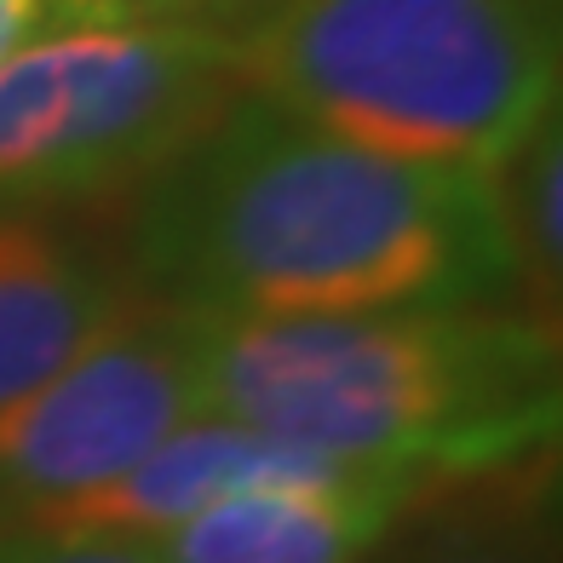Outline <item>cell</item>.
<instances>
[{
    "instance_id": "cell-1",
    "label": "cell",
    "mask_w": 563,
    "mask_h": 563,
    "mask_svg": "<svg viewBox=\"0 0 563 563\" xmlns=\"http://www.w3.org/2000/svg\"><path fill=\"white\" fill-rule=\"evenodd\" d=\"M133 276L201 317H345L523 294L495 173L379 156L247 87L144 185Z\"/></svg>"
},
{
    "instance_id": "cell-2",
    "label": "cell",
    "mask_w": 563,
    "mask_h": 563,
    "mask_svg": "<svg viewBox=\"0 0 563 563\" xmlns=\"http://www.w3.org/2000/svg\"><path fill=\"white\" fill-rule=\"evenodd\" d=\"M208 408L305 454L420 483L552 443L558 328L511 305L208 317Z\"/></svg>"
},
{
    "instance_id": "cell-3",
    "label": "cell",
    "mask_w": 563,
    "mask_h": 563,
    "mask_svg": "<svg viewBox=\"0 0 563 563\" xmlns=\"http://www.w3.org/2000/svg\"><path fill=\"white\" fill-rule=\"evenodd\" d=\"M242 87L379 156L495 173L558 115L563 0H276Z\"/></svg>"
},
{
    "instance_id": "cell-4",
    "label": "cell",
    "mask_w": 563,
    "mask_h": 563,
    "mask_svg": "<svg viewBox=\"0 0 563 563\" xmlns=\"http://www.w3.org/2000/svg\"><path fill=\"white\" fill-rule=\"evenodd\" d=\"M242 92L236 30L46 23L0 64V208L150 185Z\"/></svg>"
},
{
    "instance_id": "cell-5",
    "label": "cell",
    "mask_w": 563,
    "mask_h": 563,
    "mask_svg": "<svg viewBox=\"0 0 563 563\" xmlns=\"http://www.w3.org/2000/svg\"><path fill=\"white\" fill-rule=\"evenodd\" d=\"M208 317L133 294L98 334L0 408V529L104 489L208 408Z\"/></svg>"
},
{
    "instance_id": "cell-6",
    "label": "cell",
    "mask_w": 563,
    "mask_h": 563,
    "mask_svg": "<svg viewBox=\"0 0 563 563\" xmlns=\"http://www.w3.org/2000/svg\"><path fill=\"white\" fill-rule=\"evenodd\" d=\"M420 489V477L374 466L265 483L201 506L150 547L162 563H368Z\"/></svg>"
},
{
    "instance_id": "cell-7",
    "label": "cell",
    "mask_w": 563,
    "mask_h": 563,
    "mask_svg": "<svg viewBox=\"0 0 563 563\" xmlns=\"http://www.w3.org/2000/svg\"><path fill=\"white\" fill-rule=\"evenodd\" d=\"M133 265L41 208H0V408L58 374L126 299Z\"/></svg>"
},
{
    "instance_id": "cell-8",
    "label": "cell",
    "mask_w": 563,
    "mask_h": 563,
    "mask_svg": "<svg viewBox=\"0 0 563 563\" xmlns=\"http://www.w3.org/2000/svg\"><path fill=\"white\" fill-rule=\"evenodd\" d=\"M356 472L345 460L305 454L294 443H276L253 426H236L224 415H201L162 438L150 454H139L121 477L58 511H46L35 523L58 529H104V534H133V541H156L196 518L201 506H213L236 489H265V483H305V477H334ZM379 472V466H374Z\"/></svg>"
},
{
    "instance_id": "cell-9",
    "label": "cell",
    "mask_w": 563,
    "mask_h": 563,
    "mask_svg": "<svg viewBox=\"0 0 563 563\" xmlns=\"http://www.w3.org/2000/svg\"><path fill=\"white\" fill-rule=\"evenodd\" d=\"M558 190H563V133H558V115H547L495 167V196H500L511 260H518V288H523L534 317H552L558 276H563V265H558V242H563Z\"/></svg>"
},
{
    "instance_id": "cell-10",
    "label": "cell",
    "mask_w": 563,
    "mask_h": 563,
    "mask_svg": "<svg viewBox=\"0 0 563 563\" xmlns=\"http://www.w3.org/2000/svg\"><path fill=\"white\" fill-rule=\"evenodd\" d=\"M368 563H547L541 523L518 506L495 500H460L431 511L402 541H379Z\"/></svg>"
},
{
    "instance_id": "cell-11",
    "label": "cell",
    "mask_w": 563,
    "mask_h": 563,
    "mask_svg": "<svg viewBox=\"0 0 563 563\" xmlns=\"http://www.w3.org/2000/svg\"><path fill=\"white\" fill-rule=\"evenodd\" d=\"M0 563H162V552L133 534L104 529H58V523H7Z\"/></svg>"
},
{
    "instance_id": "cell-12",
    "label": "cell",
    "mask_w": 563,
    "mask_h": 563,
    "mask_svg": "<svg viewBox=\"0 0 563 563\" xmlns=\"http://www.w3.org/2000/svg\"><path fill=\"white\" fill-rule=\"evenodd\" d=\"M46 23H53V0H0V64L23 53Z\"/></svg>"
},
{
    "instance_id": "cell-13",
    "label": "cell",
    "mask_w": 563,
    "mask_h": 563,
    "mask_svg": "<svg viewBox=\"0 0 563 563\" xmlns=\"http://www.w3.org/2000/svg\"><path fill=\"white\" fill-rule=\"evenodd\" d=\"M173 18L185 23H213V30H242L247 18H260L265 7H276V0H167Z\"/></svg>"
}]
</instances>
